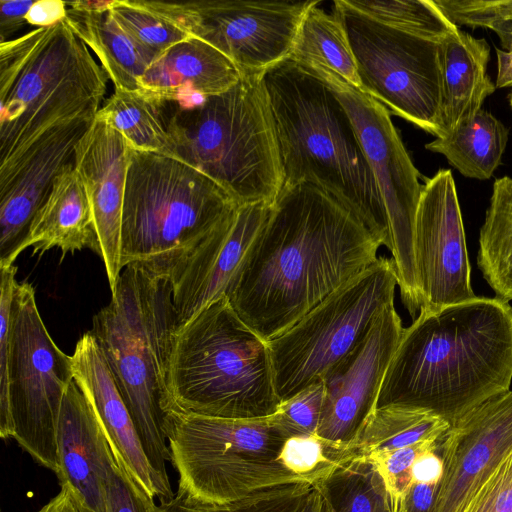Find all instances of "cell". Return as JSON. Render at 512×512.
Wrapping results in <instances>:
<instances>
[{
	"label": "cell",
	"mask_w": 512,
	"mask_h": 512,
	"mask_svg": "<svg viewBox=\"0 0 512 512\" xmlns=\"http://www.w3.org/2000/svg\"><path fill=\"white\" fill-rule=\"evenodd\" d=\"M95 117H81L43 134L16 161L0 169V266L13 265L31 222L54 181L74 162L75 147Z\"/></svg>",
	"instance_id": "cell-18"
},
{
	"label": "cell",
	"mask_w": 512,
	"mask_h": 512,
	"mask_svg": "<svg viewBox=\"0 0 512 512\" xmlns=\"http://www.w3.org/2000/svg\"><path fill=\"white\" fill-rule=\"evenodd\" d=\"M314 1L192 2L195 35L228 57L242 74L263 73L289 58L302 18Z\"/></svg>",
	"instance_id": "cell-15"
},
{
	"label": "cell",
	"mask_w": 512,
	"mask_h": 512,
	"mask_svg": "<svg viewBox=\"0 0 512 512\" xmlns=\"http://www.w3.org/2000/svg\"><path fill=\"white\" fill-rule=\"evenodd\" d=\"M439 440L422 441L404 448L365 457L373 464L383 480L392 512L403 511L406 496L413 484L412 467L414 462L421 454L436 448Z\"/></svg>",
	"instance_id": "cell-36"
},
{
	"label": "cell",
	"mask_w": 512,
	"mask_h": 512,
	"mask_svg": "<svg viewBox=\"0 0 512 512\" xmlns=\"http://www.w3.org/2000/svg\"><path fill=\"white\" fill-rule=\"evenodd\" d=\"M501 42L504 50L496 49V88L512 87V31Z\"/></svg>",
	"instance_id": "cell-46"
},
{
	"label": "cell",
	"mask_w": 512,
	"mask_h": 512,
	"mask_svg": "<svg viewBox=\"0 0 512 512\" xmlns=\"http://www.w3.org/2000/svg\"><path fill=\"white\" fill-rule=\"evenodd\" d=\"M437 486L438 483H413L406 496L402 512H432Z\"/></svg>",
	"instance_id": "cell-45"
},
{
	"label": "cell",
	"mask_w": 512,
	"mask_h": 512,
	"mask_svg": "<svg viewBox=\"0 0 512 512\" xmlns=\"http://www.w3.org/2000/svg\"><path fill=\"white\" fill-rule=\"evenodd\" d=\"M96 116L121 133L133 149L173 155L170 101L143 90L114 89Z\"/></svg>",
	"instance_id": "cell-28"
},
{
	"label": "cell",
	"mask_w": 512,
	"mask_h": 512,
	"mask_svg": "<svg viewBox=\"0 0 512 512\" xmlns=\"http://www.w3.org/2000/svg\"><path fill=\"white\" fill-rule=\"evenodd\" d=\"M67 6L71 9L81 12L90 13H103L110 10L113 0L110 1H91V0H78L66 2Z\"/></svg>",
	"instance_id": "cell-49"
},
{
	"label": "cell",
	"mask_w": 512,
	"mask_h": 512,
	"mask_svg": "<svg viewBox=\"0 0 512 512\" xmlns=\"http://www.w3.org/2000/svg\"><path fill=\"white\" fill-rule=\"evenodd\" d=\"M456 26L487 27L501 40L512 31V0H433Z\"/></svg>",
	"instance_id": "cell-38"
},
{
	"label": "cell",
	"mask_w": 512,
	"mask_h": 512,
	"mask_svg": "<svg viewBox=\"0 0 512 512\" xmlns=\"http://www.w3.org/2000/svg\"><path fill=\"white\" fill-rule=\"evenodd\" d=\"M28 247H33V254L59 248L62 258L85 248L100 256L91 207L74 162L59 174L36 212L22 251Z\"/></svg>",
	"instance_id": "cell-25"
},
{
	"label": "cell",
	"mask_w": 512,
	"mask_h": 512,
	"mask_svg": "<svg viewBox=\"0 0 512 512\" xmlns=\"http://www.w3.org/2000/svg\"><path fill=\"white\" fill-rule=\"evenodd\" d=\"M413 247L420 311L436 312L476 297L456 185L448 169L422 187Z\"/></svg>",
	"instance_id": "cell-14"
},
{
	"label": "cell",
	"mask_w": 512,
	"mask_h": 512,
	"mask_svg": "<svg viewBox=\"0 0 512 512\" xmlns=\"http://www.w3.org/2000/svg\"><path fill=\"white\" fill-rule=\"evenodd\" d=\"M178 318L172 284L138 265L123 268L110 302L93 317L95 337L131 413L147 458L170 485L164 419L171 408L168 371Z\"/></svg>",
	"instance_id": "cell-4"
},
{
	"label": "cell",
	"mask_w": 512,
	"mask_h": 512,
	"mask_svg": "<svg viewBox=\"0 0 512 512\" xmlns=\"http://www.w3.org/2000/svg\"><path fill=\"white\" fill-rule=\"evenodd\" d=\"M283 187L315 185L351 210L385 245L388 221L352 120L317 76L286 59L263 72Z\"/></svg>",
	"instance_id": "cell-3"
},
{
	"label": "cell",
	"mask_w": 512,
	"mask_h": 512,
	"mask_svg": "<svg viewBox=\"0 0 512 512\" xmlns=\"http://www.w3.org/2000/svg\"><path fill=\"white\" fill-rule=\"evenodd\" d=\"M68 6L61 0H36L30 8L26 22L35 28H45L61 23L67 17Z\"/></svg>",
	"instance_id": "cell-43"
},
{
	"label": "cell",
	"mask_w": 512,
	"mask_h": 512,
	"mask_svg": "<svg viewBox=\"0 0 512 512\" xmlns=\"http://www.w3.org/2000/svg\"><path fill=\"white\" fill-rule=\"evenodd\" d=\"M397 285L393 261L379 256L291 328L268 341L280 401L322 381L361 341L383 308L394 302Z\"/></svg>",
	"instance_id": "cell-11"
},
{
	"label": "cell",
	"mask_w": 512,
	"mask_h": 512,
	"mask_svg": "<svg viewBox=\"0 0 512 512\" xmlns=\"http://www.w3.org/2000/svg\"><path fill=\"white\" fill-rule=\"evenodd\" d=\"M238 204L185 161L132 150L121 224V267L167 279Z\"/></svg>",
	"instance_id": "cell-8"
},
{
	"label": "cell",
	"mask_w": 512,
	"mask_h": 512,
	"mask_svg": "<svg viewBox=\"0 0 512 512\" xmlns=\"http://www.w3.org/2000/svg\"><path fill=\"white\" fill-rule=\"evenodd\" d=\"M320 482L333 512H392L383 480L365 458L344 456Z\"/></svg>",
	"instance_id": "cell-33"
},
{
	"label": "cell",
	"mask_w": 512,
	"mask_h": 512,
	"mask_svg": "<svg viewBox=\"0 0 512 512\" xmlns=\"http://www.w3.org/2000/svg\"><path fill=\"white\" fill-rule=\"evenodd\" d=\"M315 483L264 489L225 504L198 503L177 492L172 500L156 505L153 512H297Z\"/></svg>",
	"instance_id": "cell-35"
},
{
	"label": "cell",
	"mask_w": 512,
	"mask_h": 512,
	"mask_svg": "<svg viewBox=\"0 0 512 512\" xmlns=\"http://www.w3.org/2000/svg\"><path fill=\"white\" fill-rule=\"evenodd\" d=\"M64 23L96 55L116 90H142L140 80L159 56L132 39L109 11L90 13L68 7Z\"/></svg>",
	"instance_id": "cell-26"
},
{
	"label": "cell",
	"mask_w": 512,
	"mask_h": 512,
	"mask_svg": "<svg viewBox=\"0 0 512 512\" xmlns=\"http://www.w3.org/2000/svg\"><path fill=\"white\" fill-rule=\"evenodd\" d=\"M368 17L416 36L441 41L458 28L433 0H347Z\"/></svg>",
	"instance_id": "cell-34"
},
{
	"label": "cell",
	"mask_w": 512,
	"mask_h": 512,
	"mask_svg": "<svg viewBox=\"0 0 512 512\" xmlns=\"http://www.w3.org/2000/svg\"><path fill=\"white\" fill-rule=\"evenodd\" d=\"M73 380L72 357L51 338L32 284L17 282L8 344L0 346V436L14 439L36 463L55 474L58 421Z\"/></svg>",
	"instance_id": "cell-10"
},
{
	"label": "cell",
	"mask_w": 512,
	"mask_h": 512,
	"mask_svg": "<svg viewBox=\"0 0 512 512\" xmlns=\"http://www.w3.org/2000/svg\"><path fill=\"white\" fill-rule=\"evenodd\" d=\"M37 512H87L75 499L67 487H61L60 492L54 496Z\"/></svg>",
	"instance_id": "cell-47"
},
{
	"label": "cell",
	"mask_w": 512,
	"mask_h": 512,
	"mask_svg": "<svg viewBox=\"0 0 512 512\" xmlns=\"http://www.w3.org/2000/svg\"><path fill=\"white\" fill-rule=\"evenodd\" d=\"M356 63L359 89L419 128L441 137L439 42L384 25L333 2Z\"/></svg>",
	"instance_id": "cell-12"
},
{
	"label": "cell",
	"mask_w": 512,
	"mask_h": 512,
	"mask_svg": "<svg viewBox=\"0 0 512 512\" xmlns=\"http://www.w3.org/2000/svg\"><path fill=\"white\" fill-rule=\"evenodd\" d=\"M477 264L497 297L512 300V178L493 184L490 204L480 229Z\"/></svg>",
	"instance_id": "cell-32"
},
{
	"label": "cell",
	"mask_w": 512,
	"mask_h": 512,
	"mask_svg": "<svg viewBox=\"0 0 512 512\" xmlns=\"http://www.w3.org/2000/svg\"><path fill=\"white\" fill-rule=\"evenodd\" d=\"M164 431L179 475L177 492L191 501L225 504L264 489L315 483L280 461L288 437L271 415L232 419L170 410Z\"/></svg>",
	"instance_id": "cell-9"
},
{
	"label": "cell",
	"mask_w": 512,
	"mask_h": 512,
	"mask_svg": "<svg viewBox=\"0 0 512 512\" xmlns=\"http://www.w3.org/2000/svg\"><path fill=\"white\" fill-rule=\"evenodd\" d=\"M57 457L60 486L67 487L87 512H106L104 484L115 459L90 402L75 380L62 402Z\"/></svg>",
	"instance_id": "cell-22"
},
{
	"label": "cell",
	"mask_w": 512,
	"mask_h": 512,
	"mask_svg": "<svg viewBox=\"0 0 512 512\" xmlns=\"http://www.w3.org/2000/svg\"><path fill=\"white\" fill-rule=\"evenodd\" d=\"M109 12L132 39L158 56L196 37L192 2L113 0Z\"/></svg>",
	"instance_id": "cell-27"
},
{
	"label": "cell",
	"mask_w": 512,
	"mask_h": 512,
	"mask_svg": "<svg viewBox=\"0 0 512 512\" xmlns=\"http://www.w3.org/2000/svg\"><path fill=\"white\" fill-rule=\"evenodd\" d=\"M509 131L492 113L481 109L471 120L425 148L445 156L462 175L489 179L501 163Z\"/></svg>",
	"instance_id": "cell-29"
},
{
	"label": "cell",
	"mask_w": 512,
	"mask_h": 512,
	"mask_svg": "<svg viewBox=\"0 0 512 512\" xmlns=\"http://www.w3.org/2000/svg\"><path fill=\"white\" fill-rule=\"evenodd\" d=\"M464 512H512V453L476 494Z\"/></svg>",
	"instance_id": "cell-41"
},
{
	"label": "cell",
	"mask_w": 512,
	"mask_h": 512,
	"mask_svg": "<svg viewBox=\"0 0 512 512\" xmlns=\"http://www.w3.org/2000/svg\"><path fill=\"white\" fill-rule=\"evenodd\" d=\"M320 481H317L313 485L297 512H333L330 501Z\"/></svg>",
	"instance_id": "cell-48"
},
{
	"label": "cell",
	"mask_w": 512,
	"mask_h": 512,
	"mask_svg": "<svg viewBox=\"0 0 512 512\" xmlns=\"http://www.w3.org/2000/svg\"><path fill=\"white\" fill-rule=\"evenodd\" d=\"M241 76L228 57L195 37L160 55L145 72L140 84L143 91L189 107L229 90Z\"/></svg>",
	"instance_id": "cell-23"
},
{
	"label": "cell",
	"mask_w": 512,
	"mask_h": 512,
	"mask_svg": "<svg viewBox=\"0 0 512 512\" xmlns=\"http://www.w3.org/2000/svg\"><path fill=\"white\" fill-rule=\"evenodd\" d=\"M168 389L170 410L221 418L267 417L281 403L267 341L244 323L226 296L178 326Z\"/></svg>",
	"instance_id": "cell-6"
},
{
	"label": "cell",
	"mask_w": 512,
	"mask_h": 512,
	"mask_svg": "<svg viewBox=\"0 0 512 512\" xmlns=\"http://www.w3.org/2000/svg\"><path fill=\"white\" fill-rule=\"evenodd\" d=\"M36 0H0V43L11 39L26 24V16Z\"/></svg>",
	"instance_id": "cell-42"
},
{
	"label": "cell",
	"mask_w": 512,
	"mask_h": 512,
	"mask_svg": "<svg viewBox=\"0 0 512 512\" xmlns=\"http://www.w3.org/2000/svg\"><path fill=\"white\" fill-rule=\"evenodd\" d=\"M443 472V463L438 445L436 448L421 454L413 464V483H438Z\"/></svg>",
	"instance_id": "cell-44"
},
{
	"label": "cell",
	"mask_w": 512,
	"mask_h": 512,
	"mask_svg": "<svg viewBox=\"0 0 512 512\" xmlns=\"http://www.w3.org/2000/svg\"><path fill=\"white\" fill-rule=\"evenodd\" d=\"M71 357L74 380L90 402L119 468L150 500H172L171 485L150 464L131 413L90 331L77 341Z\"/></svg>",
	"instance_id": "cell-21"
},
{
	"label": "cell",
	"mask_w": 512,
	"mask_h": 512,
	"mask_svg": "<svg viewBox=\"0 0 512 512\" xmlns=\"http://www.w3.org/2000/svg\"><path fill=\"white\" fill-rule=\"evenodd\" d=\"M132 150L121 133L97 116L75 147V169L91 207L99 257L112 293L122 272V209Z\"/></svg>",
	"instance_id": "cell-20"
},
{
	"label": "cell",
	"mask_w": 512,
	"mask_h": 512,
	"mask_svg": "<svg viewBox=\"0 0 512 512\" xmlns=\"http://www.w3.org/2000/svg\"><path fill=\"white\" fill-rule=\"evenodd\" d=\"M106 512H153L156 504L130 481L114 460L104 484Z\"/></svg>",
	"instance_id": "cell-40"
},
{
	"label": "cell",
	"mask_w": 512,
	"mask_h": 512,
	"mask_svg": "<svg viewBox=\"0 0 512 512\" xmlns=\"http://www.w3.org/2000/svg\"><path fill=\"white\" fill-rule=\"evenodd\" d=\"M403 330L392 302L377 315L354 349L323 377L325 399L317 435L335 449L349 452V446L375 409Z\"/></svg>",
	"instance_id": "cell-16"
},
{
	"label": "cell",
	"mask_w": 512,
	"mask_h": 512,
	"mask_svg": "<svg viewBox=\"0 0 512 512\" xmlns=\"http://www.w3.org/2000/svg\"><path fill=\"white\" fill-rule=\"evenodd\" d=\"M270 207L266 202L238 205L173 272L170 281L179 326L226 296Z\"/></svg>",
	"instance_id": "cell-19"
},
{
	"label": "cell",
	"mask_w": 512,
	"mask_h": 512,
	"mask_svg": "<svg viewBox=\"0 0 512 512\" xmlns=\"http://www.w3.org/2000/svg\"><path fill=\"white\" fill-rule=\"evenodd\" d=\"M170 102L173 157L211 177L238 205L274 202L283 171L263 73L242 74L194 106Z\"/></svg>",
	"instance_id": "cell-7"
},
{
	"label": "cell",
	"mask_w": 512,
	"mask_h": 512,
	"mask_svg": "<svg viewBox=\"0 0 512 512\" xmlns=\"http://www.w3.org/2000/svg\"><path fill=\"white\" fill-rule=\"evenodd\" d=\"M490 46L457 28L439 42L440 125L445 137L471 120L496 89L487 74Z\"/></svg>",
	"instance_id": "cell-24"
},
{
	"label": "cell",
	"mask_w": 512,
	"mask_h": 512,
	"mask_svg": "<svg viewBox=\"0 0 512 512\" xmlns=\"http://www.w3.org/2000/svg\"><path fill=\"white\" fill-rule=\"evenodd\" d=\"M314 3L305 12L288 59L306 68L332 72L360 87L356 63L345 30L333 13Z\"/></svg>",
	"instance_id": "cell-31"
},
{
	"label": "cell",
	"mask_w": 512,
	"mask_h": 512,
	"mask_svg": "<svg viewBox=\"0 0 512 512\" xmlns=\"http://www.w3.org/2000/svg\"><path fill=\"white\" fill-rule=\"evenodd\" d=\"M325 399V386L318 381L282 401L272 418L288 437L317 434Z\"/></svg>",
	"instance_id": "cell-39"
},
{
	"label": "cell",
	"mask_w": 512,
	"mask_h": 512,
	"mask_svg": "<svg viewBox=\"0 0 512 512\" xmlns=\"http://www.w3.org/2000/svg\"><path fill=\"white\" fill-rule=\"evenodd\" d=\"M443 472L432 512H464L512 453V391L466 414L440 438Z\"/></svg>",
	"instance_id": "cell-17"
},
{
	"label": "cell",
	"mask_w": 512,
	"mask_h": 512,
	"mask_svg": "<svg viewBox=\"0 0 512 512\" xmlns=\"http://www.w3.org/2000/svg\"><path fill=\"white\" fill-rule=\"evenodd\" d=\"M63 22L0 43V169L43 134L96 117L108 76Z\"/></svg>",
	"instance_id": "cell-5"
},
{
	"label": "cell",
	"mask_w": 512,
	"mask_h": 512,
	"mask_svg": "<svg viewBox=\"0 0 512 512\" xmlns=\"http://www.w3.org/2000/svg\"><path fill=\"white\" fill-rule=\"evenodd\" d=\"M380 246L351 210L319 187H284L226 297L268 342L373 264Z\"/></svg>",
	"instance_id": "cell-1"
},
{
	"label": "cell",
	"mask_w": 512,
	"mask_h": 512,
	"mask_svg": "<svg viewBox=\"0 0 512 512\" xmlns=\"http://www.w3.org/2000/svg\"><path fill=\"white\" fill-rule=\"evenodd\" d=\"M511 380L512 306L476 296L436 312L420 311L404 328L376 407L423 409L452 426L509 391Z\"/></svg>",
	"instance_id": "cell-2"
},
{
	"label": "cell",
	"mask_w": 512,
	"mask_h": 512,
	"mask_svg": "<svg viewBox=\"0 0 512 512\" xmlns=\"http://www.w3.org/2000/svg\"><path fill=\"white\" fill-rule=\"evenodd\" d=\"M509 102H510V106L512 108V91L509 94Z\"/></svg>",
	"instance_id": "cell-50"
},
{
	"label": "cell",
	"mask_w": 512,
	"mask_h": 512,
	"mask_svg": "<svg viewBox=\"0 0 512 512\" xmlns=\"http://www.w3.org/2000/svg\"><path fill=\"white\" fill-rule=\"evenodd\" d=\"M348 454L351 453L335 449L315 434L288 438L279 459L292 473L317 482Z\"/></svg>",
	"instance_id": "cell-37"
},
{
	"label": "cell",
	"mask_w": 512,
	"mask_h": 512,
	"mask_svg": "<svg viewBox=\"0 0 512 512\" xmlns=\"http://www.w3.org/2000/svg\"><path fill=\"white\" fill-rule=\"evenodd\" d=\"M449 428L450 424L444 419L423 409L401 405L376 407L348 451L365 458L422 441L438 440Z\"/></svg>",
	"instance_id": "cell-30"
},
{
	"label": "cell",
	"mask_w": 512,
	"mask_h": 512,
	"mask_svg": "<svg viewBox=\"0 0 512 512\" xmlns=\"http://www.w3.org/2000/svg\"><path fill=\"white\" fill-rule=\"evenodd\" d=\"M303 68L335 93L352 120L384 204L388 221L385 246L392 255L401 299L415 317L420 311L413 247L415 216L423 187L420 174L386 107L332 72Z\"/></svg>",
	"instance_id": "cell-13"
}]
</instances>
